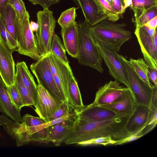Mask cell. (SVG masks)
Listing matches in <instances>:
<instances>
[{
	"instance_id": "25",
	"label": "cell",
	"mask_w": 157,
	"mask_h": 157,
	"mask_svg": "<svg viewBox=\"0 0 157 157\" xmlns=\"http://www.w3.org/2000/svg\"><path fill=\"white\" fill-rule=\"evenodd\" d=\"M66 51L61 39L55 33L52 37L50 52L58 57L67 66L70 67Z\"/></svg>"
},
{
	"instance_id": "17",
	"label": "cell",
	"mask_w": 157,
	"mask_h": 157,
	"mask_svg": "<svg viewBox=\"0 0 157 157\" xmlns=\"http://www.w3.org/2000/svg\"><path fill=\"white\" fill-rule=\"evenodd\" d=\"M81 9L85 21L90 26H93L101 21L108 19L95 0H75Z\"/></svg>"
},
{
	"instance_id": "36",
	"label": "cell",
	"mask_w": 157,
	"mask_h": 157,
	"mask_svg": "<svg viewBox=\"0 0 157 157\" xmlns=\"http://www.w3.org/2000/svg\"><path fill=\"white\" fill-rule=\"evenodd\" d=\"M7 91L14 104L19 109L24 107L22 100L17 86L15 83L7 87Z\"/></svg>"
},
{
	"instance_id": "30",
	"label": "cell",
	"mask_w": 157,
	"mask_h": 157,
	"mask_svg": "<svg viewBox=\"0 0 157 157\" xmlns=\"http://www.w3.org/2000/svg\"><path fill=\"white\" fill-rule=\"evenodd\" d=\"M75 7H71L63 12L58 20V22L61 28L66 27L75 21L77 16Z\"/></svg>"
},
{
	"instance_id": "43",
	"label": "cell",
	"mask_w": 157,
	"mask_h": 157,
	"mask_svg": "<svg viewBox=\"0 0 157 157\" xmlns=\"http://www.w3.org/2000/svg\"><path fill=\"white\" fill-rule=\"evenodd\" d=\"M123 2L124 5L122 8V14L125 12L126 9L131 5L132 3V0H124Z\"/></svg>"
},
{
	"instance_id": "10",
	"label": "cell",
	"mask_w": 157,
	"mask_h": 157,
	"mask_svg": "<svg viewBox=\"0 0 157 157\" xmlns=\"http://www.w3.org/2000/svg\"><path fill=\"white\" fill-rule=\"evenodd\" d=\"M134 33L144 61L149 68L157 70V32L151 36L142 27L136 26Z\"/></svg>"
},
{
	"instance_id": "18",
	"label": "cell",
	"mask_w": 157,
	"mask_h": 157,
	"mask_svg": "<svg viewBox=\"0 0 157 157\" xmlns=\"http://www.w3.org/2000/svg\"><path fill=\"white\" fill-rule=\"evenodd\" d=\"M121 116L113 111L99 106L89 105L78 112L77 117L88 122H100Z\"/></svg>"
},
{
	"instance_id": "7",
	"label": "cell",
	"mask_w": 157,
	"mask_h": 157,
	"mask_svg": "<svg viewBox=\"0 0 157 157\" xmlns=\"http://www.w3.org/2000/svg\"><path fill=\"white\" fill-rule=\"evenodd\" d=\"M118 56L125 70L131 91L137 104L149 106L152 93L153 86L150 87L142 81L132 69L129 62L123 55Z\"/></svg>"
},
{
	"instance_id": "44",
	"label": "cell",
	"mask_w": 157,
	"mask_h": 157,
	"mask_svg": "<svg viewBox=\"0 0 157 157\" xmlns=\"http://www.w3.org/2000/svg\"><path fill=\"white\" fill-rule=\"evenodd\" d=\"M29 26L30 29L33 32H36L38 29L39 25L38 23L33 21L30 22Z\"/></svg>"
},
{
	"instance_id": "22",
	"label": "cell",
	"mask_w": 157,
	"mask_h": 157,
	"mask_svg": "<svg viewBox=\"0 0 157 157\" xmlns=\"http://www.w3.org/2000/svg\"><path fill=\"white\" fill-rule=\"evenodd\" d=\"M16 75L21 78L29 92L35 105L37 96L38 85L36 83L25 62L22 61L17 63Z\"/></svg>"
},
{
	"instance_id": "37",
	"label": "cell",
	"mask_w": 157,
	"mask_h": 157,
	"mask_svg": "<svg viewBox=\"0 0 157 157\" xmlns=\"http://www.w3.org/2000/svg\"><path fill=\"white\" fill-rule=\"evenodd\" d=\"M34 5H39L44 9L49 8L53 4L58 3L60 0H29Z\"/></svg>"
},
{
	"instance_id": "15",
	"label": "cell",
	"mask_w": 157,
	"mask_h": 157,
	"mask_svg": "<svg viewBox=\"0 0 157 157\" xmlns=\"http://www.w3.org/2000/svg\"><path fill=\"white\" fill-rule=\"evenodd\" d=\"M149 106L137 104L135 109L129 116L125 127L127 131L131 135L140 131L144 135L148 132V126L149 117Z\"/></svg>"
},
{
	"instance_id": "42",
	"label": "cell",
	"mask_w": 157,
	"mask_h": 157,
	"mask_svg": "<svg viewBox=\"0 0 157 157\" xmlns=\"http://www.w3.org/2000/svg\"><path fill=\"white\" fill-rule=\"evenodd\" d=\"M144 25L151 29H156L157 26V16L150 20Z\"/></svg>"
},
{
	"instance_id": "24",
	"label": "cell",
	"mask_w": 157,
	"mask_h": 157,
	"mask_svg": "<svg viewBox=\"0 0 157 157\" xmlns=\"http://www.w3.org/2000/svg\"><path fill=\"white\" fill-rule=\"evenodd\" d=\"M128 61L133 71L138 76L149 86L152 87L153 85L148 76L149 67L143 59H135L130 58Z\"/></svg>"
},
{
	"instance_id": "47",
	"label": "cell",
	"mask_w": 157,
	"mask_h": 157,
	"mask_svg": "<svg viewBox=\"0 0 157 157\" xmlns=\"http://www.w3.org/2000/svg\"><path fill=\"white\" fill-rule=\"evenodd\" d=\"M1 124H0V126H1Z\"/></svg>"
},
{
	"instance_id": "21",
	"label": "cell",
	"mask_w": 157,
	"mask_h": 157,
	"mask_svg": "<svg viewBox=\"0 0 157 157\" xmlns=\"http://www.w3.org/2000/svg\"><path fill=\"white\" fill-rule=\"evenodd\" d=\"M74 120H67L48 127L46 141L51 142L57 146L60 145L71 131Z\"/></svg>"
},
{
	"instance_id": "20",
	"label": "cell",
	"mask_w": 157,
	"mask_h": 157,
	"mask_svg": "<svg viewBox=\"0 0 157 157\" xmlns=\"http://www.w3.org/2000/svg\"><path fill=\"white\" fill-rule=\"evenodd\" d=\"M21 110L12 102L7 91V87L0 76V113L11 118L15 122H21Z\"/></svg>"
},
{
	"instance_id": "8",
	"label": "cell",
	"mask_w": 157,
	"mask_h": 157,
	"mask_svg": "<svg viewBox=\"0 0 157 157\" xmlns=\"http://www.w3.org/2000/svg\"><path fill=\"white\" fill-rule=\"evenodd\" d=\"M30 65V69L40 84L53 96L63 101V99L55 82L50 68L47 54Z\"/></svg>"
},
{
	"instance_id": "28",
	"label": "cell",
	"mask_w": 157,
	"mask_h": 157,
	"mask_svg": "<svg viewBox=\"0 0 157 157\" xmlns=\"http://www.w3.org/2000/svg\"><path fill=\"white\" fill-rule=\"evenodd\" d=\"M15 83L21 96L24 106H35L33 101L20 77L16 75Z\"/></svg>"
},
{
	"instance_id": "29",
	"label": "cell",
	"mask_w": 157,
	"mask_h": 157,
	"mask_svg": "<svg viewBox=\"0 0 157 157\" xmlns=\"http://www.w3.org/2000/svg\"><path fill=\"white\" fill-rule=\"evenodd\" d=\"M0 37L11 50L13 51L17 50L18 48L17 42L6 29L0 16Z\"/></svg>"
},
{
	"instance_id": "31",
	"label": "cell",
	"mask_w": 157,
	"mask_h": 157,
	"mask_svg": "<svg viewBox=\"0 0 157 157\" xmlns=\"http://www.w3.org/2000/svg\"><path fill=\"white\" fill-rule=\"evenodd\" d=\"M120 140H114L110 136L103 137L82 141L77 144L82 146L99 145L105 146L108 145H117Z\"/></svg>"
},
{
	"instance_id": "39",
	"label": "cell",
	"mask_w": 157,
	"mask_h": 157,
	"mask_svg": "<svg viewBox=\"0 0 157 157\" xmlns=\"http://www.w3.org/2000/svg\"><path fill=\"white\" fill-rule=\"evenodd\" d=\"M112 7L118 15L121 14L123 8L121 0H112Z\"/></svg>"
},
{
	"instance_id": "41",
	"label": "cell",
	"mask_w": 157,
	"mask_h": 157,
	"mask_svg": "<svg viewBox=\"0 0 157 157\" xmlns=\"http://www.w3.org/2000/svg\"><path fill=\"white\" fill-rule=\"evenodd\" d=\"M11 0H0V16L3 19L4 18L6 6Z\"/></svg>"
},
{
	"instance_id": "26",
	"label": "cell",
	"mask_w": 157,
	"mask_h": 157,
	"mask_svg": "<svg viewBox=\"0 0 157 157\" xmlns=\"http://www.w3.org/2000/svg\"><path fill=\"white\" fill-rule=\"evenodd\" d=\"M129 7L133 11L135 20L145 11L157 6V0H132Z\"/></svg>"
},
{
	"instance_id": "1",
	"label": "cell",
	"mask_w": 157,
	"mask_h": 157,
	"mask_svg": "<svg viewBox=\"0 0 157 157\" xmlns=\"http://www.w3.org/2000/svg\"><path fill=\"white\" fill-rule=\"evenodd\" d=\"M129 116L118 117L100 122H88L78 118L63 142L66 145L77 144L91 139L110 136L115 140H123L131 134L126 130L125 124Z\"/></svg>"
},
{
	"instance_id": "16",
	"label": "cell",
	"mask_w": 157,
	"mask_h": 157,
	"mask_svg": "<svg viewBox=\"0 0 157 157\" xmlns=\"http://www.w3.org/2000/svg\"><path fill=\"white\" fill-rule=\"evenodd\" d=\"M137 105L131 91L126 87L118 100L111 104L100 106L108 109L121 116L125 117L129 116Z\"/></svg>"
},
{
	"instance_id": "19",
	"label": "cell",
	"mask_w": 157,
	"mask_h": 157,
	"mask_svg": "<svg viewBox=\"0 0 157 157\" xmlns=\"http://www.w3.org/2000/svg\"><path fill=\"white\" fill-rule=\"evenodd\" d=\"M61 35L66 51L72 57L77 58L79 44V25L76 21L62 28Z\"/></svg>"
},
{
	"instance_id": "14",
	"label": "cell",
	"mask_w": 157,
	"mask_h": 157,
	"mask_svg": "<svg viewBox=\"0 0 157 157\" xmlns=\"http://www.w3.org/2000/svg\"><path fill=\"white\" fill-rule=\"evenodd\" d=\"M115 80L110 81L101 86L97 91L92 106H101L112 103L121 97L126 87L121 85Z\"/></svg>"
},
{
	"instance_id": "34",
	"label": "cell",
	"mask_w": 157,
	"mask_h": 157,
	"mask_svg": "<svg viewBox=\"0 0 157 157\" xmlns=\"http://www.w3.org/2000/svg\"><path fill=\"white\" fill-rule=\"evenodd\" d=\"M157 16V6H154L145 11L135 20L136 26L142 27Z\"/></svg>"
},
{
	"instance_id": "9",
	"label": "cell",
	"mask_w": 157,
	"mask_h": 157,
	"mask_svg": "<svg viewBox=\"0 0 157 157\" xmlns=\"http://www.w3.org/2000/svg\"><path fill=\"white\" fill-rule=\"evenodd\" d=\"M47 55L51 70L63 101L67 100L69 102L68 83L73 76L71 67L50 52Z\"/></svg>"
},
{
	"instance_id": "46",
	"label": "cell",
	"mask_w": 157,
	"mask_h": 157,
	"mask_svg": "<svg viewBox=\"0 0 157 157\" xmlns=\"http://www.w3.org/2000/svg\"><path fill=\"white\" fill-rule=\"evenodd\" d=\"M124 0H121V2H122V5L123 7V5H124V2H123Z\"/></svg>"
},
{
	"instance_id": "45",
	"label": "cell",
	"mask_w": 157,
	"mask_h": 157,
	"mask_svg": "<svg viewBox=\"0 0 157 157\" xmlns=\"http://www.w3.org/2000/svg\"><path fill=\"white\" fill-rule=\"evenodd\" d=\"M109 4L111 6L112 5V0H106Z\"/></svg>"
},
{
	"instance_id": "6",
	"label": "cell",
	"mask_w": 157,
	"mask_h": 157,
	"mask_svg": "<svg viewBox=\"0 0 157 157\" xmlns=\"http://www.w3.org/2000/svg\"><path fill=\"white\" fill-rule=\"evenodd\" d=\"M37 17L39 27L35 36L39 51L43 56L50 52L56 21L53 12L49 8L38 11Z\"/></svg>"
},
{
	"instance_id": "3",
	"label": "cell",
	"mask_w": 157,
	"mask_h": 157,
	"mask_svg": "<svg viewBox=\"0 0 157 157\" xmlns=\"http://www.w3.org/2000/svg\"><path fill=\"white\" fill-rule=\"evenodd\" d=\"M46 122L43 119L28 114L22 118L21 122H16L15 125L8 133L15 140L17 147L32 141L46 142L47 128L41 124Z\"/></svg>"
},
{
	"instance_id": "12",
	"label": "cell",
	"mask_w": 157,
	"mask_h": 157,
	"mask_svg": "<svg viewBox=\"0 0 157 157\" xmlns=\"http://www.w3.org/2000/svg\"><path fill=\"white\" fill-rule=\"evenodd\" d=\"M34 110L40 117L46 122L59 108L62 101L56 98L42 85L38 83Z\"/></svg>"
},
{
	"instance_id": "38",
	"label": "cell",
	"mask_w": 157,
	"mask_h": 157,
	"mask_svg": "<svg viewBox=\"0 0 157 157\" xmlns=\"http://www.w3.org/2000/svg\"><path fill=\"white\" fill-rule=\"evenodd\" d=\"M144 135V134L142 131H140L136 133L132 134L128 137L121 140L118 144V145H121L127 142H129L134 140L138 139Z\"/></svg>"
},
{
	"instance_id": "5",
	"label": "cell",
	"mask_w": 157,
	"mask_h": 157,
	"mask_svg": "<svg viewBox=\"0 0 157 157\" xmlns=\"http://www.w3.org/2000/svg\"><path fill=\"white\" fill-rule=\"evenodd\" d=\"M29 18V13L27 11L21 25L16 16L15 28L18 44L17 51L20 54L37 60L43 56L39 51L35 36L30 29Z\"/></svg>"
},
{
	"instance_id": "33",
	"label": "cell",
	"mask_w": 157,
	"mask_h": 157,
	"mask_svg": "<svg viewBox=\"0 0 157 157\" xmlns=\"http://www.w3.org/2000/svg\"><path fill=\"white\" fill-rule=\"evenodd\" d=\"M104 13L107 16L108 20L116 22L119 19V15L112 8L106 0H95Z\"/></svg>"
},
{
	"instance_id": "40",
	"label": "cell",
	"mask_w": 157,
	"mask_h": 157,
	"mask_svg": "<svg viewBox=\"0 0 157 157\" xmlns=\"http://www.w3.org/2000/svg\"><path fill=\"white\" fill-rule=\"evenodd\" d=\"M157 71L156 70L149 68L148 74L149 80L154 85H157Z\"/></svg>"
},
{
	"instance_id": "4",
	"label": "cell",
	"mask_w": 157,
	"mask_h": 157,
	"mask_svg": "<svg viewBox=\"0 0 157 157\" xmlns=\"http://www.w3.org/2000/svg\"><path fill=\"white\" fill-rule=\"evenodd\" d=\"M79 25V44L77 59L81 65L88 66L103 73L102 59L90 30V26L85 21Z\"/></svg>"
},
{
	"instance_id": "23",
	"label": "cell",
	"mask_w": 157,
	"mask_h": 157,
	"mask_svg": "<svg viewBox=\"0 0 157 157\" xmlns=\"http://www.w3.org/2000/svg\"><path fill=\"white\" fill-rule=\"evenodd\" d=\"M68 92L69 104L75 110L78 112L82 110L85 106L83 103L77 82L74 75L68 83Z\"/></svg>"
},
{
	"instance_id": "2",
	"label": "cell",
	"mask_w": 157,
	"mask_h": 157,
	"mask_svg": "<svg viewBox=\"0 0 157 157\" xmlns=\"http://www.w3.org/2000/svg\"><path fill=\"white\" fill-rule=\"evenodd\" d=\"M125 23H117L108 19L93 26L90 30L96 43L118 52L122 46L132 38L131 32L127 30Z\"/></svg>"
},
{
	"instance_id": "32",
	"label": "cell",
	"mask_w": 157,
	"mask_h": 157,
	"mask_svg": "<svg viewBox=\"0 0 157 157\" xmlns=\"http://www.w3.org/2000/svg\"><path fill=\"white\" fill-rule=\"evenodd\" d=\"M9 4L13 9L19 23L21 25L27 11L22 0H11Z\"/></svg>"
},
{
	"instance_id": "27",
	"label": "cell",
	"mask_w": 157,
	"mask_h": 157,
	"mask_svg": "<svg viewBox=\"0 0 157 157\" xmlns=\"http://www.w3.org/2000/svg\"><path fill=\"white\" fill-rule=\"evenodd\" d=\"M15 18L16 14L14 10L8 4L6 7L4 17L2 19L6 29L17 41L15 28Z\"/></svg>"
},
{
	"instance_id": "13",
	"label": "cell",
	"mask_w": 157,
	"mask_h": 157,
	"mask_svg": "<svg viewBox=\"0 0 157 157\" xmlns=\"http://www.w3.org/2000/svg\"><path fill=\"white\" fill-rule=\"evenodd\" d=\"M0 37V76L7 87L14 84L16 77L15 63L12 53Z\"/></svg>"
},
{
	"instance_id": "11",
	"label": "cell",
	"mask_w": 157,
	"mask_h": 157,
	"mask_svg": "<svg viewBox=\"0 0 157 157\" xmlns=\"http://www.w3.org/2000/svg\"><path fill=\"white\" fill-rule=\"evenodd\" d=\"M102 59L108 69L109 75L115 80L129 88L127 74L124 67L118 56V52L96 43Z\"/></svg>"
},
{
	"instance_id": "35",
	"label": "cell",
	"mask_w": 157,
	"mask_h": 157,
	"mask_svg": "<svg viewBox=\"0 0 157 157\" xmlns=\"http://www.w3.org/2000/svg\"><path fill=\"white\" fill-rule=\"evenodd\" d=\"M75 110L67 100L62 101L57 109L55 113L47 119L48 122L68 114Z\"/></svg>"
}]
</instances>
